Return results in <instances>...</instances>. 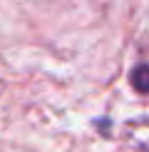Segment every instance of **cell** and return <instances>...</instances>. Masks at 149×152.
<instances>
[{
    "mask_svg": "<svg viewBox=\"0 0 149 152\" xmlns=\"http://www.w3.org/2000/svg\"><path fill=\"white\" fill-rule=\"evenodd\" d=\"M132 85L142 92H149V65H139L132 72Z\"/></svg>",
    "mask_w": 149,
    "mask_h": 152,
    "instance_id": "1",
    "label": "cell"
}]
</instances>
